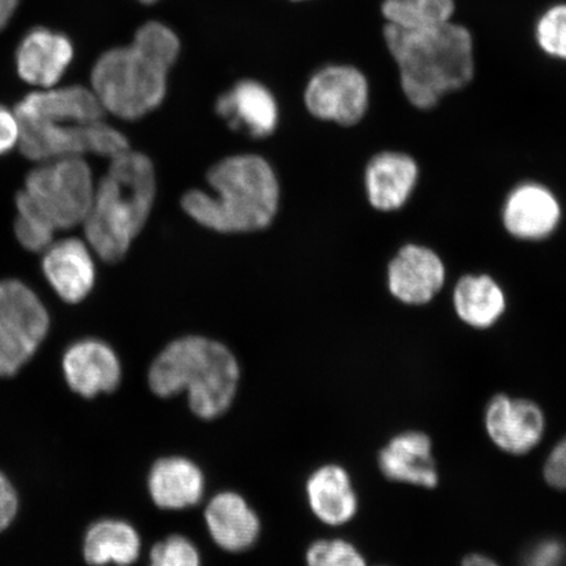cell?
Returning a JSON list of instances; mask_svg holds the SVG:
<instances>
[{
	"label": "cell",
	"mask_w": 566,
	"mask_h": 566,
	"mask_svg": "<svg viewBox=\"0 0 566 566\" xmlns=\"http://www.w3.org/2000/svg\"><path fill=\"white\" fill-rule=\"evenodd\" d=\"M207 181L212 193L188 190L181 208L202 228L219 233L265 230L280 209L281 188L271 163L256 154H239L216 163Z\"/></svg>",
	"instance_id": "1"
},
{
	"label": "cell",
	"mask_w": 566,
	"mask_h": 566,
	"mask_svg": "<svg viewBox=\"0 0 566 566\" xmlns=\"http://www.w3.org/2000/svg\"><path fill=\"white\" fill-rule=\"evenodd\" d=\"M180 51L175 33L159 23L140 28L133 44L106 52L91 74L105 113L136 122L165 101L167 75Z\"/></svg>",
	"instance_id": "2"
},
{
	"label": "cell",
	"mask_w": 566,
	"mask_h": 566,
	"mask_svg": "<svg viewBox=\"0 0 566 566\" xmlns=\"http://www.w3.org/2000/svg\"><path fill=\"white\" fill-rule=\"evenodd\" d=\"M387 46L400 71L402 94L419 111L436 108L442 97L469 86L475 75L471 33L444 23L420 30L387 24Z\"/></svg>",
	"instance_id": "3"
},
{
	"label": "cell",
	"mask_w": 566,
	"mask_h": 566,
	"mask_svg": "<svg viewBox=\"0 0 566 566\" xmlns=\"http://www.w3.org/2000/svg\"><path fill=\"white\" fill-rule=\"evenodd\" d=\"M157 192V174L147 155L130 148L111 159L83 223L98 259L116 264L126 256L150 218Z\"/></svg>",
	"instance_id": "4"
},
{
	"label": "cell",
	"mask_w": 566,
	"mask_h": 566,
	"mask_svg": "<svg viewBox=\"0 0 566 566\" xmlns=\"http://www.w3.org/2000/svg\"><path fill=\"white\" fill-rule=\"evenodd\" d=\"M239 364L228 346L202 336L174 339L148 370V385L160 398L187 392L192 412L203 420L223 415L235 398Z\"/></svg>",
	"instance_id": "5"
},
{
	"label": "cell",
	"mask_w": 566,
	"mask_h": 566,
	"mask_svg": "<svg viewBox=\"0 0 566 566\" xmlns=\"http://www.w3.org/2000/svg\"><path fill=\"white\" fill-rule=\"evenodd\" d=\"M38 165L28 174L17 205L33 211L55 231L83 224L96 190L87 160L67 157Z\"/></svg>",
	"instance_id": "6"
},
{
	"label": "cell",
	"mask_w": 566,
	"mask_h": 566,
	"mask_svg": "<svg viewBox=\"0 0 566 566\" xmlns=\"http://www.w3.org/2000/svg\"><path fill=\"white\" fill-rule=\"evenodd\" d=\"M51 328L45 304L24 282L0 281V378L17 375Z\"/></svg>",
	"instance_id": "7"
},
{
	"label": "cell",
	"mask_w": 566,
	"mask_h": 566,
	"mask_svg": "<svg viewBox=\"0 0 566 566\" xmlns=\"http://www.w3.org/2000/svg\"><path fill=\"white\" fill-rule=\"evenodd\" d=\"M19 148L27 159L44 163L87 154L115 158L130 150L122 132L104 122L94 124L19 122Z\"/></svg>",
	"instance_id": "8"
},
{
	"label": "cell",
	"mask_w": 566,
	"mask_h": 566,
	"mask_svg": "<svg viewBox=\"0 0 566 566\" xmlns=\"http://www.w3.org/2000/svg\"><path fill=\"white\" fill-rule=\"evenodd\" d=\"M304 102L322 122L350 127L363 122L369 109V83L357 69L325 67L310 81Z\"/></svg>",
	"instance_id": "9"
},
{
	"label": "cell",
	"mask_w": 566,
	"mask_h": 566,
	"mask_svg": "<svg viewBox=\"0 0 566 566\" xmlns=\"http://www.w3.org/2000/svg\"><path fill=\"white\" fill-rule=\"evenodd\" d=\"M446 280L448 269L444 261L429 245L402 244L387 263V292L405 306H427L442 292Z\"/></svg>",
	"instance_id": "10"
},
{
	"label": "cell",
	"mask_w": 566,
	"mask_h": 566,
	"mask_svg": "<svg viewBox=\"0 0 566 566\" xmlns=\"http://www.w3.org/2000/svg\"><path fill=\"white\" fill-rule=\"evenodd\" d=\"M562 218V205L554 190L535 181L513 188L501 209L502 228L518 242H544L555 235Z\"/></svg>",
	"instance_id": "11"
},
{
	"label": "cell",
	"mask_w": 566,
	"mask_h": 566,
	"mask_svg": "<svg viewBox=\"0 0 566 566\" xmlns=\"http://www.w3.org/2000/svg\"><path fill=\"white\" fill-rule=\"evenodd\" d=\"M420 165L412 155L385 150L367 161L364 184L367 201L379 212L406 208L420 184Z\"/></svg>",
	"instance_id": "12"
},
{
	"label": "cell",
	"mask_w": 566,
	"mask_h": 566,
	"mask_svg": "<svg viewBox=\"0 0 566 566\" xmlns=\"http://www.w3.org/2000/svg\"><path fill=\"white\" fill-rule=\"evenodd\" d=\"M42 253V272L55 294L70 304L86 300L96 282L94 251L88 243L77 238L62 239Z\"/></svg>",
	"instance_id": "13"
},
{
	"label": "cell",
	"mask_w": 566,
	"mask_h": 566,
	"mask_svg": "<svg viewBox=\"0 0 566 566\" xmlns=\"http://www.w3.org/2000/svg\"><path fill=\"white\" fill-rule=\"evenodd\" d=\"M67 385L83 398L115 391L122 381V363L102 339H81L70 346L62 360Z\"/></svg>",
	"instance_id": "14"
},
{
	"label": "cell",
	"mask_w": 566,
	"mask_h": 566,
	"mask_svg": "<svg viewBox=\"0 0 566 566\" xmlns=\"http://www.w3.org/2000/svg\"><path fill=\"white\" fill-rule=\"evenodd\" d=\"M485 424L501 450L521 455L541 442L546 422L535 402L499 395L486 408Z\"/></svg>",
	"instance_id": "15"
},
{
	"label": "cell",
	"mask_w": 566,
	"mask_h": 566,
	"mask_svg": "<svg viewBox=\"0 0 566 566\" xmlns=\"http://www.w3.org/2000/svg\"><path fill=\"white\" fill-rule=\"evenodd\" d=\"M219 117L231 129L251 138H268L279 126V105L263 84L244 81L219 96L216 104Z\"/></svg>",
	"instance_id": "16"
},
{
	"label": "cell",
	"mask_w": 566,
	"mask_h": 566,
	"mask_svg": "<svg viewBox=\"0 0 566 566\" xmlns=\"http://www.w3.org/2000/svg\"><path fill=\"white\" fill-rule=\"evenodd\" d=\"M18 119L31 122L94 124L104 122L105 111L94 91L83 86L32 92L17 106Z\"/></svg>",
	"instance_id": "17"
},
{
	"label": "cell",
	"mask_w": 566,
	"mask_h": 566,
	"mask_svg": "<svg viewBox=\"0 0 566 566\" xmlns=\"http://www.w3.org/2000/svg\"><path fill=\"white\" fill-rule=\"evenodd\" d=\"M74 49L66 35L35 28L25 34L17 51L18 74L41 90L53 88L65 75Z\"/></svg>",
	"instance_id": "18"
},
{
	"label": "cell",
	"mask_w": 566,
	"mask_h": 566,
	"mask_svg": "<svg viewBox=\"0 0 566 566\" xmlns=\"http://www.w3.org/2000/svg\"><path fill=\"white\" fill-rule=\"evenodd\" d=\"M212 541L229 552L251 548L260 535V520L247 501L233 492L216 495L205 511Z\"/></svg>",
	"instance_id": "19"
},
{
	"label": "cell",
	"mask_w": 566,
	"mask_h": 566,
	"mask_svg": "<svg viewBox=\"0 0 566 566\" xmlns=\"http://www.w3.org/2000/svg\"><path fill=\"white\" fill-rule=\"evenodd\" d=\"M452 306L459 321L475 329L492 328L507 308L504 287L493 275L467 273L452 289Z\"/></svg>",
	"instance_id": "20"
},
{
	"label": "cell",
	"mask_w": 566,
	"mask_h": 566,
	"mask_svg": "<svg viewBox=\"0 0 566 566\" xmlns=\"http://www.w3.org/2000/svg\"><path fill=\"white\" fill-rule=\"evenodd\" d=\"M205 479L192 460L171 457L158 460L148 475V491L155 505L166 511H182L202 499Z\"/></svg>",
	"instance_id": "21"
},
{
	"label": "cell",
	"mask_w": 566,
	"mask_h": 566,
	"mask_svg": "<svg viewBox=\"0 0 566 566\" xmlns=\"http://www.w3.org/2000/svg\"><path fill=\"white\" fill-rule=\"evenodd\" d=\"M384 475L399 483L434 488L438 475L431 457L429 437L419 431H407L395 437L379 454Z\"/></svg>",
	"instance_id": "22"
},
{
	"label": "cell",
	"mask_w": 566,
	"mask_h": 566,
	"mask_svg": "<svg viewBox=\"0 0 566 566\" xmlns=\"http://www.w3.org/2000/svg\"><path fill=\"white\" fill-rule=\"evenodd\" d=\"M307 497L317 518L331 526L345 525L357 513L350 478L338 465H324L311 475Z\"/></svg>",
	"instance_id": "23"
},
{
	"label": "cell",
	"mask_w": 566,
	"mask_h": 566,
	"mask_svg": "<svg viewBox=\"0 0 566 566\" xmlns=\"http://www.w3.org/2000/svg\"><path fill=\"white\" fill-rule=\"evenodd\" d=\"M140 537L130 523L103 520L94 523L84 537V558L92 566H130L138 560Z\"/></svg>",
	"instance_id": "24"
},
{
	"label": "cell",
	"mask_w": 566,
	"mask_h": 566,
	"mask_svg": "<svg viewBox=\"0 0 566 566\" xmlns=\"http://www.w3.org/2000/svg\"><path fill=\"white\" fill-rule=\"evenodd\" d=\"M454 10V0H385L381 6L388 24L402 30L449 23Z\"/></svg>",
	"instance_id": "25"
},
{
	"label": "cell",
	"mask_w": 566,
	"mask_h": 566,
	"mask_svg": "<svg viewBox=\"0 0 566 566\" xmlns=\"http://www.w3.org/2000/svg\"><path fill=\"white\" fill-rule=\"evenodd\" d=\"M536 41L542 51L566 61V4L552 7L536 24Z\"/></svg>",
	"instance_id": "26"
},
{
	"label": "cell",
	"mask_w": 566,
	"mask_h": 566,
	"mask_svg": "<svg viewBox=\"0 0 566 566\" xmlns=\"http://www.w3.org/2000/svg\"><path fill=\"white\" fill-rule=\"evenodd\" d=\"M15 235L19 243L31 252H44L54 242L56 232L33 211L17 205Z\"/></svg>",
	"instance_id": "27"
},
{
	"label": "cell",
	"mask_w": 566,
	"mask_h": 566,
	"mask_svg": "<svg viewBox=\"0 0 566 566\" xmlns=\"http://www.w3.org/2000/svg\"><path fill=\"white\" fill-rule=\"evenodd\" d=\"M307 566H367L359 552L345 541H321L307 551Z\"/></svg>",
	"instance_id": "28"
},
{
	"label": "cell",
	"mask_w": 566,
	"mask_h": 566,
	"mask_svg": "<svg viewBox=\"0 0 566 566\" xmlns=\"http://www.w3.org/2000/svg\"><path fill=\"white\" fill-rule=\"evenodd\" d=\"M150 560V566H201L200 552L181 535H172L155 544Z\"/></svg>",
	"instance_id": "29"
},
{
	"label": "cell",
	"mask_w": 566,
	"mask_h": 566,
	"mask_svg": "<svg viewBox=\"0 0 566 566\" xmlns=\"http://www.w3.org/2000/svg\"><path fill=\"white\" fill-rule=\"evenodd\" d=\"M565 557L564 544L555 539L543 541L527 551L522 566H563Z\"/></svg>",
	"instance_id": "30"
},
{
	"label": "cell",
	"mask_w": 566,
	"mask_h": 566,
	"mask_svg": "<svg viewBox=\"0 0 566 566\" xmlns=\"http://www.w3.org/2000/svg\"><path fill=\"white\" fill-rule=\"evenodd\" d=\"M544 479L556 490H566V437L552 450L544 465Z\"/></svg>",
	"instance_id": "31"
},
{
	"label": "cell",
	"mask_w": 566,
	"mask_h": 566,
	"mask_svg": "<svg viewBox=\"0 0 566 566\" xmlns=\"http://www.w3.org/2000/svg\"><path fill=\"white\" fill-rule=\"evenodd\" d=\"M19 497L11 481L0 472V533L10 527L18 515Z\"/></svg>",
	"instance_id": "32"
},
{
	"label": "cell",
	"mask_w": 566,
	"mask_h": 566,
	"mask_svg": "<svg viewBox=\"0 0 566 566\" xmlns=\"http://www.w3.org/2000/svg\"><path fill=\"white\" fill-rule=\"evenodd\" d=\"M20 125L15 112L0 105V157L19 147Z\"/></svg>",
	"instance_id": "33"
},
{
	"label": "cell",
	"mask_w": 566,
	"mask_h": 566,
	"mask_svg": "<svg viewBox=\"0 0 566 566\" xmlns=\"http://www.w3.org/2000/svg\"><path fill=\"white\" fill-rule=\"evenodd\" d=\"M20 0H0V31L10 23L15 13Z\"/></svg>",
	"instance_id": "34"
},
{
	"label": "cell",
	"mask_w": 566,
	"mask_h": 566,
	"mask_svg": "<svg viewBox=\"0 0 566 566\" xmlns=\"http://www.w3.org/2000/svg\"><path fill=\"white\" fill-rule=\"evenodd\" d=\"M462 566H500L495 564L492 558L483 556V555H470L467 556L463 560Z\"/></svg>",
	"instance_id": "35"
},
{
	"label": "cell",
	"mask_w": 566,
	"mask_h": 566,
	"mask_svg": "<svg viewBox=\"0 0 566 566\" xmlns=\"http://www.w3.org/2000/svg\"><path fill=\"white\" fill-rule=\"evenodd\" d=\"M140 2L150 3L154 2V0H140Z\"/></svg>",
	"instance_id": "36"
}]
</instances>
